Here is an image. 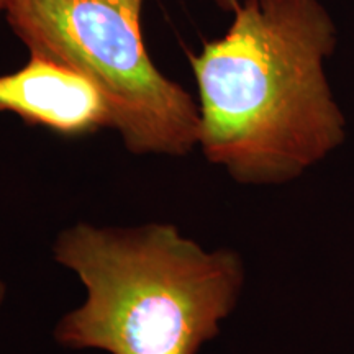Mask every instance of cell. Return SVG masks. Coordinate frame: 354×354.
Masks as SVG:
<instances>
[{
  "label": "cell",
  "instance_id": "3",
  "mask_svg": "<svg viewBox=\"0 0 354 354\" xmlns=\"http://www.w3.org/2000/svg\"><path fill=\"white\" fill-rule=\"evenodd\" d=\"M145 0H7L3 19L33 55L61 61L107 97L133 154L184 156L198 146V102L146 51Z\"/></svg>",
  "mask_w": 354,
  "mask_h": 354
},
{
  "label": "cell",
  "instance_id": "1",
  "mask_svg": "<svg viewBox=\"0 0 354 354\" xmlns=\"http://www.w3.org/2000/svg\"><path fill=\"white\" fill-rule=\"evenodd\" d=\"M221 37L189 53L198 146L236 183H290L346 140L326 63L338 26L322 0H240Z\"/></svg>",
  "mask_w": 354,
  "mask_h": 354
},
{
  "label": "cell",
  "instance_id": "6",
  "mask_svg": "<svg viewBox=\"0 0 354 354\" xmlns=\"http://www.w3.org/2000/svg\"><path fill=\"white\" fill-rule=\"evenodd\" d=\"M3 299H6V286H3V282L0 281V305H2Z\"/></svg>",
  "mask_w": 354,
  "mask_h": 354
},
{
  "label": "cell",
  "instance_id": "7",
  "mask_svg": "<svg viewBox=\"0 0 354 354\" xmlns=\"http://www.w3.org/2000/svg\"><path fill=\"white\" fill-rule=\"evenodd\" d=\"M6 3L7 0H0V17L3 15V10H6Z\"/></svg>",
  "mask_w": 354,
  "mask_h": 354
},
{
  "label": "cell",
  "instance_id": "5",
  "mask_svg": "<svg viewBox=\"0 0 354 354\" xmlns=\"http://www.w3.org/2000/svg\"><path fill=\"white\" fill-rule=\"evenodd\" d=\"M216 3V7L221 8L223 12H228L232 13L234 8H236L238 3H240V0H214Z\"/></svg>",
  "mask_w": 354,
  "mask_h": 354
},
{
  "label": "cell",
  "instance_id": "4",
  "mask_svg": "<svg viewBox=\"0 0 354 354\" xmlns=\"http://www.w3.org/2000/svg\"><path fill=\"white\" fill-rule=\"evenodd\" d=\"M0 112L69 138L113 128L107 97L91 79L33 53L19 71L0 76Z\"/></svg>",
  "mask_w": 354,
  "mask_h": 354
},
{
  "label": "cell",
  "instance_id": "2",
  "mask_svg": "<svg viewBox=\"0 0 354 354\" xmlns=\"http://www.w3.org/2000/svg\"><path fill=\"white\" fill-rule=\"evenodd\" d=\"M55 259L86 287L57 322L56 342L110 354H197L236 307L245 266L232 250L207 251L169 223L61 232Z\"/></svg>",
  "mask_w": 354,
  "mask_h": 354
}]
</instances>
